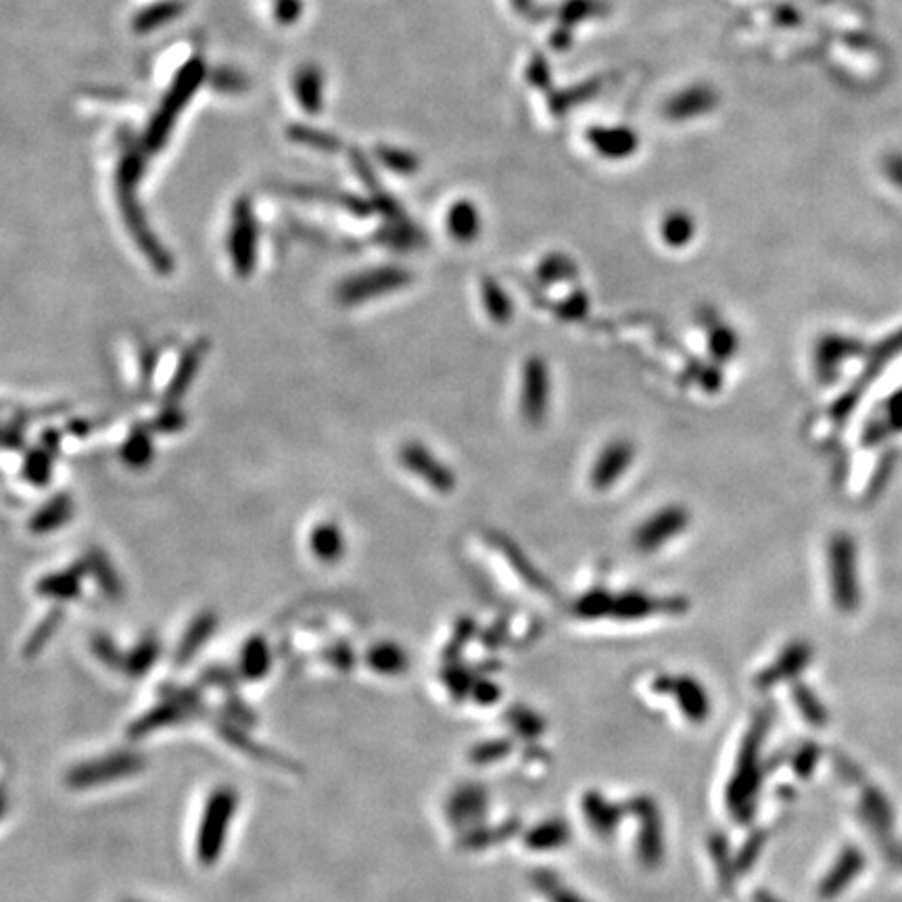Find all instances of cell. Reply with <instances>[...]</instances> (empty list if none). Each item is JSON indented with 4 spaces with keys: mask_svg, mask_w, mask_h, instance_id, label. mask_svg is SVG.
I'll use <instances>...</instances> for the list:
<instances>
[{
    "mask_svg": "<svg viewBox=\"0 0 902 902\" xmlns=\"http://www.w3.org/2000/svg\"><path fill=\"white\" fill-rule=\"evenodd\" d=\"M758 902H779V900H775L773 896H763V898H761V900H758Z\"/></svg>",
    "mask_w": 902,
    "mask_h": 902,
    "instance_id": "cell-39",
    "label": "cell"
},
{
    "mask_svg": "<svg viewBox=\"0 0 902 902\" xmlns=\"http://www.w3.org/2000/svg\"><path fill=\"white\" fill-rule=\"evenodd\" d=\"M815 758H817V750L815 748H811V750H806L804 754H802V758H800V763L796 765L798 767V773H802V775H806L809 773L811 769H813V763H815Z\"/></svg>",
    "mask_w": 902,
    "mask_h": 902,
    "instance_id": "cell-38",
    "label": "cell"
},
{
    "mask_svg": "<svg viewBox=\"0 0 902 902\" xmlns=\"http://www.w3.org/2000/svg\"><path fill=\"white\" fill-rule=\"evenodd\" d=\"M566 840V825L560 821L545 823L531 834L529 844L535 848H556Z\"/></svg>",
    "mask_w": 902,
    "mask_h": 902,
    "instance_id": "cell-28",
    "label": "cell"
},
{
    "mask_svg": "<svg viewBox=\"0 0 902 902\" xmlns=\"http://www.w3.org/2000/svg\"><path fill=\"white\" fill-rule=\"evenodd\" d=\"M203 78H205V63L201 59H191L178 71V76L174 78L168 94H165L163 103L159 105L155 117L145 132L142 149H145L147 153H159L165 147V142H168V138L172 134V128L178 120L180 111L188 103H191Z\"/></svg>",
    "mask_w": 902,
    "mask_h": 902,
    "instance_id": "cell-1",
    "label": "cell"
},
{
    "mask_svg": "<svg viewBox=\"0 0 902 902\" xmlns=\"http://www.w3.org/2000/svg\"><path fill=\"white\" fill-rule=\"evenodd\" d=\"M635 460V449L627 439H614L606 443L591 466L589 483L596 491H608L619 483L631 462Z\"/></svg>",
    "mask_w": 902,
    "mask_h": 902,
    "instance_id": "cell-9",
    "label": "cell"
},
{
    "mask_svg": "<svg viewBox=\"0 0 902 902\" xmlns=\"http://www.w3.org/2000/svg\"><path fill=\"white\" fill-rule=\"evenodd\" d=\"M447 230L460 243H472L474 239H477L479 230H481V220H479L477 209H474L470 203H460L454 209H449Z\"/></svg>",
    "mask_w": 902,
    "mask_h": 902,
    "instance_id": "cell-18",
    "label": "cell"
},
{
    "mask_svg": "<svg viewBox=\"0 0 902 902\" xmlns=\"http://www.w3.org/2000/svg\"><path fill=\"white\" fill-rule=\"evenodd\" d=\"M794 700L796 706L802 710V715L806 717V721L813 725H825L827 721V712L821 706V702L815 698V694L811 690H806L804 685H796L794 687Z\"/></svg>",
    "mask_w": 902,
    "mask_h": 902,
    "instance_id": "cell-26",
    "label": "cell"
},
{
    "mask_svg": "<svg viewBox=\"0 0 902 902\" xmlns=\"http://www.w3.org/2000/svg\"><path fill=\"white\" fill-rule=\"evenodd\" d=\"M687 525H690V514H687L685 508L681 506L660 508L637 527L633 543L639 552L650 554L673 541L679 533L687 529Z\"/></svg>",
    "mask_w": 902,
    "mask_h": 902,
    "instance_id": "cell-6",
    "label": "cell"
},
{
    "mask_svg": "<svg viewBox=\"0 0 902 902\" xmlns=\"http://www.w3.org/2000/svg\"><path fill=\"white\" fill-rule=\"evenodd\" d=\"M370 662L376 671L393 675V673H401L403 669H406V654H403V650H399L393 644H383L372 650Z\"/></svg>",
    "mask_w": 902,
    "mask_h": 902,
    "instance_id": "cell-24",
    "label": "cell"
},
{
    "mask_svg": "<svg viewBox=\"0 0 902 902\" xmlns=\"http://www.w3.org/2000/svg\"><path fill=\"white\" fill-rule=\"evenodd\" d=\"M213 86L222 92H241L247 88V80L236 69H220L213 76Z\"/></svg>",
    "mask_w": 902,
    "mask_h": 902,
    "instance_id": "cell-33",
    "label": "cell"
},
{
    "mask_svg": "<svg viewBox=\"0 0 902 902\" xmlns=\"http://www.w3.org/2000/svg\"><path fill=\"white\" fill-rule=\"evenodd\" d=\"M708 349L712 358L727 362L729 358H733V353H738V335L729 326L719 322L708 330Z\"/></svg>",
    "mask_w": 902,
    "mask_h": 902,
    "instance_id": "cell-23",
    "label": "cell"
},
{
    "mask_svg": "<svg viewBox=\"0 0 902 902\" xmlns=\"http://www.w3.org/2000/svg\"><path fill=\"white\" fill-rule=\"evenodd\" d=\"M228 249H230V257H232V264H234L236 272L249 274L255 264L257 222H255L253 205L247 199H241L232 211Z\"/></svg>",
    "mask_w": 902,
    "mask_h": 902,
    "instance_id": "cell-8",
    "label": "cell"
},
{
    "mask_svg": "<svg viewBox=\"0 0 902 902\" xmlns=\"http://www.w3.org/2000/svg\"><path fill=\"white\" fill-rule=\"evenodd\" d=\"M865 859L857 846H848L842 850L840 859L836 861L834 869L825 875V880L821 882V896L823 898H832L836 894H840L854 877H857L863 871Z\"/></svg>",
    "mask_w": 902,
    "mask_h": 902,
    "instance_id": "cell-14",
    "label": "cell"
},
{
    "mask_svg": "<svg viewBox=\"0 0 902 902\" xmlns=\"http://www.w3.org/2000/svg\"><path fill=\"white\" fill-rule=\"evenodd\" d=\"M596 147L600 149V153H608V155H625L633 149V136L627 130H600L591 136Z\"/></svg>",
    "mask_w": 902,
    "mask_h": 902,
    "instance_id": "cell-25",
    "label": "cell"
},
{
    "mask_svg": "<svg viewBox=\"0 0 902 902\" xmlns=\"http://www.w3.org/2000/svg\"><path fill=\"white\" fill-rule=\"evenodd\" d=\"M813 658V648L806 642H794L779 654V658L771 664V667L758 677V685L771 687L779 681H786L796 677L800 671H804L806 664Z\"/></svg>",
    "mask_w": 902,
    "mask_h": 902,
    "instance_id": "cell-13",
    "label": "cell"
},
{
    "mask_svg": "<svg viewBox=\"0 0 902 902\" xmlns=\"http://www.w3.org/2000/svg\"><path fill=\"white\" fill-rule=\"evenodd\" d=\"M863 351V343L854 337L827 335L817 343L815 370L821 383H832L840 376V368L846 360L857 358Z\"/></svg>",
    "mask_w": 902,
    "mask_h": 902,
    "instance_id": "cell-11",
    "label": "cell"
},
{
    "mask_svg": "<svg viewBox=\"0 0 902 902\" xmlns=\"http://www.w3.org/2000/svg\"><path fill=\"white\" fill-rule=\"evenodd\" d=\"M120 191V205H122V213L124 220L132 232V236L136 239L138 247L142 249L149 257V261H153V266L159 272H170L172 270V259L170 253L161 247V243L155 239V234L147 222L145 211H142L138 199H136V186H117Z\"/></svg>",
    "mask_w": 902,
    "mask_h": 902,
    "instance_id": "cell-3",
    "label": "cell"
},
{
    "mask_svg": "<svg viewBox=\"0 0 902 902\" xmlns=\"http://www.w3.org/2000/svg\"><path fill=\"white\" fill-rule=\"evenodd\" d=\"M539 880V886H541V890L548 894V898L552 900V902H583L579 896H575L571 890H564V888H560V884L554 880V877H550V875H539L537 877Z\"/></svg>",
    "mask_w": 902,
    "mask_h": 902,
    "instance_id": "cell-34",
    "label": "cell"
},
{
    "mask_svg": "<svg viewBox=\"0 0 902 902\" xmlns=\"http://www.w3.org/2000/svg\"><path fill=\"white\" fill-rule=\"evenodd\" d=\"M399 462L410 474H414V477L426 483V487H431L437 493L447 495L456 489V474L437 456H433L429 447L418 441H410L399 449Z\"/></svg>",
    "mask_w": 902,
    "mask_h": 902,
    "instance_id": "cell-5",
    "label": "cell"
},
{
    "mask_svg": "<svg viewBox=\"0 0 902 902\" xmlns=\"http://www.w3.org/2000/svg\"><path fill=\"white\" fill-rule=\"evenodd\" d=\"M756 779H758V738L756 733H752L742 750L738 773H735L733 786L729 792V804L735 806L738 811L748 809L750 798H754V792L758 788Z\"/></svg>",
    "mask_w": 902,
    "mask_h": 902,
    "instance_id": "cell-12",
    "label": "cell"
},
{
    "mask_svg": "<svg viewBox=\"0 0 902 902\" xmlns=\"http://www.w3.org/2000/svg\"><path fill=\"white\" fill-rule=\"evenodd\" d=\"M890 433V426L886 422L884 416H875L873 420L867 422V426L863 429V443L865 445H877L882 443Z\"/></svg>",
    "mask_w": 902,
    "mask_h": 902,
    "instance_id": "cell-35",
    "label": "cell"
},
{
    "mask_svg": "<svg viewBox=\"0 0 902 902\" xmlns=\"http://www.w3.org/2000/svg\"><path fill=\"white\" fill-rule=\"evenodd\" d=\"M612 604H614V598L610 596V593L593 591V593H589V596H585V598H581L577 602V612L581 616H587V619H589V616L610 614L612 612Z\"/></svg>",
    "mask_w": 902,
    "mask_h": 902,
    "instance_id": "cell-30",
    "label": "cell"
},
{
    "mask_svg": "<svg viewBox=\"0 0 902 902\" xmlns=\"http://www.w3.org/2000/svg\"><path fill=\"white\" fill-rule=\"evenodd\" d=\"M583 809H587L589 821H591L593 827L598 829V832H610L612 825L616 823V819H614L616 809H614V806H610L606 800L589 798L587 804H583Z\"/></svg>",
    "mask_w": 902,
    "mask_h": 902,
    "instance_id": "cell-27",
    "label": "cell"
},
{
    "mask_svg": "<svg viewBox=\"0 0 902 902\" xmlns=\"http://www.w3.org/2000/svg\"><path fill=\"white\" fill-rule=\"evenodd\" d=\"M892 468H894V454H892V451H888V454L880 460V464H877V468H875V472H873V477H871V481H869V495H871V497L880 495V491L884 489V485H886L888 479H890Z\"/></svg>",
    "mask_w": 902,
    "mask_h": 902,
    "instance_id": "cell-32",
    "label": "cell"
},
{
    "mask_svg": "<svg viewBox=\"0 0 902 902\" xmlns=\"http://www.w3.org/2000/svg\"><path fill=\"white\" fill-rule=\"evenodd\" d=\"M184 9H186V5L182 3V0H161V3H155V5H149L142 9L136 15L132 26L138 34H147V32L163 28L165 23H172L174 19H178L184 13Z\"/></svg>",
    "mask_w": 902,
    "mask_h": 902,
    "instance_id": "cell-17",
    "label": "cell"
},
{
    "mask_svg": "<svg viewBox=\"0 0 902 902\" xmlns=\"http://www.w3.org/2000/svg\"><path fill=\"white\" fill-rule=\"evenodd\" d=\"M890 426V431H902V389H898L888 401L882 414Z\"/></svg>",
    "mask_w": 902,
    "mask_h": 902,
    "instance_id": "cell-36",
    "label": "cell"
},
{
    "mask_svg": "<svg viewBox=\"0 0 902 902\" xmlns=\"http://www.w3.org/2000/svg\"><path fill=\"white\" fill-rule=\"evenodd\" d=\"M65 516H69V502H65V500H59V504H53L51 508H46L40 516H38V520H36V529L38 531H44V529H55V527H59L61 522L65 520Z\"/></svg>",
    "mask_w": 902,
    "mask_h": 902,
    "instance_id": "cell-31",
    "label": "cell"
},
{
    "mask_svg": "<svg viewBox=\"0 0 902 902\" xmlns=\"http://www.w3.org/2000/svg\"><path fill=\"white\" fill-rule=\"evenodd\" d=\"M900 351H902V330L894 332L892 337H888L886 341H882L880 345H877V347L873 349V353L869 355L867 368H865V372L861 374V378L857 381V385L850 387V389L834 403V408L829 410V418H832V422L842 424V422L848 418V414H850L854 408H857V403H859V399H861L865 387L873 381V378H875L877 374H880L882 366H884L886 362H890V360L894 358V355H898Z\"/></svg>",
    "mask_w": 902,
    "mask_h": 902,
    "instance_id": "cell-7",
    "label": "cell"
},
{
    "mask_svg": "<svg viewBox=\"0 0 902 902\" xmlns=\"http://www.w3.org/2000/svg\"><path fill=\"white\" fill-rule=\"evenodd\" d=\"M520 414L525 422L537 426L545 420L550 406V370L541 358H529L522 366Z\"/></svg>",
    "mask_w": 902,
    "mask_h": 902,
    "instance_id": "cell-4",
    "label": "cell"
},
{
    "mask_svg": "<svg viewBox=\"0 0 902 902\" xmlns=\"http://www.w3.org/2000/svg\"><path fill=\"white\" fill-rule=\"evenodd\" d=\"M669 685L685 715L692 721H704V717L708 715V696L704 692V687L690 677L669 679Z\"/></svg>",
    "mask_w": 902,
    "mask_h": 902,
    "instance_id": "cell-16",
    "label": "cell"
},
{
    "mask_svg": "<svg viewBox=\"0 0 902 902\" xmlns=\"http://www.w3.org/2000/svg\"><path fill=\"white\" fill-rule=\"evenodd\" d=\"M301 0H278L276 3V19L280 23H293L301 15Z\"/></svg>",
    "mask_w": 902,
    "mask_h": 902,
    "instance_id": "cell-37",
    "label": "cell"
},
{
    "mask_svg": "<svg viewBox=\"0 0 902 902\" xmlns=\"http://www.w3.org/2000/svg\"><path fill=\"white\" fill-rule=\"evenodd\" d=\"M289 136H291V140L299 142V145L318 147V149H337V140L335 138L320 132V130L307 128V126H293L289 130Z\"/></svg>",
    "mask_w": 902,
    "mask_h": 902,
    "instance_id": "cell-29",
    "label": "cell"
},
{
    "mask_svg": "<svg viewBox=\"0 0 902 902\" xmlns=\"http://www.w3.org/2000/svg\"><path fill=\"white\" fill-rule=\"evenodd\" d=\"M295 97L299 105L307 113H318L322 109V97H324V80L322 71L314 65H305L297 71L293 82Z\"/></svg>",
    "mask_w": 902,
    "mask_h": 902,
    "instance_id": "cell-15",
    "label": "cell"
},
{
    "mask_svg": "<svg viewBox=\"0 0 902 902\" xmlns=\"http://www.w3.org/2000/svg\"><path fill=\"white\" fill-rule=\"evenodd\" d=\"M660 234L662 241L671 245V247H683L692 241L694 236V222L690 220V216L685 213H671V216L664 218L662 226H660Z\"/></svg>",
    "mask_w": 902,
    "mask_h": 902,
    "instance_id": "cell-21",
    "label": "cell"
},
{
    "mask_svg": "<svg viewBox=\"0 0 902 902\" xmlns=\"http://www.w3.org/2000/svg\"><path fill=\"white\" fill-rule=\"evenodd\" d=\"M343 550H345V541H343V535L337 525H320L318 529H314L312 552L320 560L335 562L343 556Z\"/></svg>",
    "mask_w": 902,
    "mask_h": 902,
    "instance_id": "cell-19",
    "label": "cell"
},
{
    "mask_svg": "<svg viewBox=\"0 0 902 902\" xmlns=\"http://www.w3.org/2000/svg\"><path fill=\"white\" fill-rule=\"evenodd\" d=\"M408 284V274L403 270L387 268V270H374L355 276L347 280L339 295L345 303H362L364 299L385 295L391 291H397Z\"/></svg>",
    "mask_w": 902,
    "mask_h": 902,
    "instance_id": "cell-10",
    "label": "cell"
},
{
    "mask_svg": "<svg viewBox=\"0 0 902 902\" xmlns=\"http://www.w3.org/2000/svg\"><path fill=\"white\" fill-rule=\"evenodd\" d=\"M483 305L495 324H508L512 320L510 297L495 282H483Z\"/></svg>",
    "mask_w": 902,
    "mask_h": 902,
    "instance_id": "cell-20",
    "label": "cell"
},
{
    "mask_svg": "<svg viewBox=\"0 0 902 902\" xmlns=\"http://www.w3.org/2000/svg\"><path fill=\"white\" fill-rule=\"evenodd\" d=\"M827 566L834 604L842 612L857 610L861 604V585L857 566V545H854L850 535L838 533L832 537V541H829Z\"/></svg>",
    "mask_w": 902,
    "mask_h": 902,
    "instance_id": "cell-2",
    "label": "cell"
},
{
    "mask_svg": "<svg viewBox=\"0 0 902 902\" xmlns=\"http://www.w3.org/2000/svg\"><path fill=\"white\" fill-rule=\"evenodd\" d=\"M656 608H658V604L654 598H648V596H644V593L633 591V593H627V596L614 598L610 614L633 621V619H642V616L654 612Z\"/></svg>",
    "mask_w": 902,
    "mask_h": 902,
    "instance_id": "cell-22",
    "label": "cell"
}]
</instances>
